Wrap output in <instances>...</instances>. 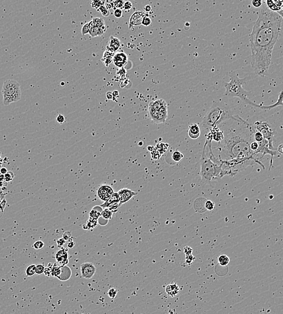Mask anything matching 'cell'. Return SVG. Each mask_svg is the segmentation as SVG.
Here are the masks:
<instances>
[{"label": "cell", "mask_w": 283, "mask_h": 314, "mask_svg": "<svg viewBox=\"0 0 283 314\" xmlns=\"http://www.w3.org/2000/svg\"><path fill=\"white\" fill-rule=\"evenodd\" d=\"M113 213L108 208H103L101 213V216L105 220L108 221L111 219Z\"/></svg>", "instance_id": "obj_27"}, {"label": "cell", "mask_w": 283, "mask_h": 314, "mask_svg": "<svg viewBox=\"0 0 283 314\" xmlns=\"http://www.w3.org/2000/svg\"><path fill=\"white\" fill-rule=\"evenodd\" d=\"M205 207L206 210H207L208 211H212V210H213L214 209L215 204L213 201H211L210 200H207L205 202Z\"/></svg>", "instance_id": "obj_40"}, {"label": "cell", "mask_w": 283, "mask_h": 314, "mask_svg": "<svg viewBox=\"0 0 283 314\" xmlns=\"http://www.w3.org/2000/svg\"><path fill=\"white\" fill-rule=\"evenodd\" d=\"M230 80L225 84V95L228 97H238L247 105L252 106L263 108V105L256 104L250 100V92L246 91L243 85L246 83V78H240L235 72L231 73L229 75Z\"/></svg>", "instance_id": "obj_5"}, {"label": "cell", "mask_w": 283, "mask_h": 314, "mask_svg": "<svg viewBox=\"0 0 283 314\" xmlns=\"http://www.w3.org/2000/svg\"><path fill=\"white\" fill-rule=\"evenodd\" d=\"M97 10L100 12L104 17H108L110 15V12L108 8H107L106 6L104 5L100 6L99 9H97Z\"/></svg>", "instance_id": "obj_35"}, {"label": "cell", "mask_w": 283, "mask_h": 314, "mask_svg": "<svg viewBox=\"0 0 283 314\" xmlns=\"http://www.w3.org/2000/svg\"><path fill=\"white\" fill-rule=\"evenodd\" d=\"M44 246V243L41 240L36 241L32 245V247L35 250H40Z\"/></svg>", "instance_id": "obj_42"}, {"label": "cell", "mask_w": 283, "mask_h": 314, "mask_svg": "<svg viewBox=\"0 0 283 314\" xmlns=\"http://www.w3.org/2000/svg\"><path fill=\"white\" fill-rule=\"evenodd\" d=\"M6 204H7V202H6V200L5 199H3V201H1V204H0V210H1L2 212H3L5 207H6Z\"/></svg>", "instance_id": "obj_54"}, {"label": "cell", "mask_w": 283, "mask_h": 314, "mask_svg": "<svg viewBox=\"0 0 283 314\" xmlns=\"http://www.w3.org/2000/svg\"><path fill=\"white\" fill-rule=\"evenodd\" d=\"M92 27H95L97 28H100L104 26H106L105 21L102 18L99 17H95L92 18L91 20Z\"/></svg>", "instance_id": "obj_25"}, {"label": "cell", "mask_w": 283, "mask_h": 314, "mask_svg": "<svg viewBox=\"0 0 283 314\" xmlns=\"http://www.w3.org/2000/svg\"><path fill=\"white\" fill-rule=\"evenodd\" d=\"M117 193L120 197V204H119L120 206L122 204L127 203L133 198V196L137 195L136 192L127 188H121Z\"/></svg>", "instance_id": "obj_12"}, {"label": "cell", "mask_w": 283, "mask_h": 314, "mask_svg": "<svg viewBox=\"0 0 283 314\" xmlns=\"http://www.w3.org/2000/svg\"><path fill=\"white\" fill-rule=\"evenodd\" d=\"M234 117L231 108L225 103H214L205 114L202 121V126L208 132L213 127Z\"/></svg>", "instance_id": "obj_4"}, {"label": "cell", "mask_w": 283, "mask_h": 314, "mask_svg": "<svg viewBox=\"0 0 283 314\" xmlns=\"http://www.w3.org/2000/svg\"><path fill=\"white\" fill-rule=\"evenodd\" d=\"M4 196H5V194L3 192H0V204H1V201H3V199H4Z\"/></svg>", "instance_id": "obj_60"}, {"label": "cell", "mask_w": 283, "mask_h": 314, "mask_svg": "<svg viewBox=\"0 0 283 314\" xmlns=\"http://www.w3.org/2000/svg\"><path fill=\"white\" fill-rule=\"evenodd\" d=\"M167 106V103L164 99H159L150 102L149 105V109L153 110H159Z\"/></svg>", "instance_id": "obj_21"}, {"label": "cell", "mask_w": 283, "mask_h": 314, "mask_svg": "<svg viewBox=\"0 0 283 314\" xmlns=\"http://www.w3.org/2000/svg\"><path fill=\"white\" fill-rule=\"evenodd\" d=\"M146 15V13L142 11H137L133 13V15L130 18V27L131 26H139L142 25V18Z\"/></svg>", "instance_id": "obj_15"}, {"label": "cell", "mask_w": 283, "mask_h": 314, "mask_svg": "<svg viewBox=\"0 0 283 314\" xmlns=\"http://www.w3.org/2000/svg\"><path fill=\"white\" fill-rule=\"evenodd\" d=\"M168 144H165V143H158L157 144L155 149L160 153L161 155L163 154L164 153L166 152L167 150Z\"/></svg>", "instance_id": "obj_31"}, {"label": "cell", "mask_w": 283, "mask_h": 314, "mask_svg": "<svg viewBox=\"0 0 283 314\" xmlns=\"http://www.w3.org/2000/svg\"><path fill=\"white\" fill-rule=\"evenodd\" d=\"M75 245V242H70L68 244V247L69 248H73L74 246Z\"/></svg>", "instance_id": "obj_59"}, {"label": "cell", "mask_w": 283, "mask_h": 314, "mask_svg": "<svg viewBox=\"0 0 283 314\" xmlns=\"http://www.w3.org/2000/svg\"><path fill=\"white\" fill-rule=\"evenodd\" d=\"M1 93L4 106H8L12 103L18 102L21 99L20 85L15 80L8 79L5 80L3 85Z\"/></svg>", "instance_id": "obj_6"}, {"label": "cell", "mask_w": 283, "mask_h": 314, "mask_svg": "<svg viewBox=\"0 0 283 314\" xmlns=\"http://www.w3.org/2000/svg\"><path fill=\"white\" fill-rule=\"evenodd\" d=\"M151 155H152V158L155 160H158L161 156V154L156 149H155L151 151Z\"/></svg>", "instance_id": "obj_43"}, {"label": "cell", "mask_w": 283, "mask_h": 314, "mask_svg": "<svg viewBox=\"0 0 283 314\" xmlns=\"http://www.w3.org/2000/svg\"><path fill=\"white\" fill-rule=\"evenodd\" d=\"M124 3H125L124 0H115L113 2L114 6L117 9H121L123 8Z\"/></svg>", "instance_id": "obj_41"}, {"label": "cell", "mask_w": 283, "mask_h": 314, "mask_svg": "<svg viewBox=\"0 0 283 314\" xmlns=\"http://www.w3.org/2000/svg\"><path fill=\"white\" fill-rule=\"evenodd\" d=\"M45 266L43 265H36V270H35V271H36V274H42L44 273V272L45 271Z\"/></svg>", "instance_id": "obj_44"}, {"label": "cell", "mask_w": 283, "mask_h": 314, "mask_svg": "<svg viewBox=\"0 0 283 314\" xmlns=\"http://www.w3.org/2000/svg\"><path fill=\"white\" fill-rule=\"evenodd\" d=\"M14 178H15V174L13 172L11 171L9 172L8 171V172L6 174H4V181H6L8 183L12 181Z\"/></svg>", "instance_id": "obj_39"}, {"label": "cell", "mask_w": 283, "mask_h": 314, "mask_svg": "<svg viewBox=\"0 0 283 314\" xmlns=\"http://www.w3.org/2000/svg\"><path fill=\"white\" fill-rule=\"evenodd\" d=\"M211 142V140L206 139L200 158V176L203 180L208 181L222 178V161L213 152Z\"/></svg>", "instance_id": "obj_3"}, {"label": "cell", "mask_w": 283, "mask_h": 314, "mask_svg": "<svg viewBox=\"0 0 283 314\" xmlns=\"http://www.w3.org/2000/svg\"><path fill=\"white\" fill-rule=\"evenodd\" d=\"M144 9L145 10V12H149L151 10H152V7L150 6V5H146L144 8Z\"/></svg>", "instance_id": "obj_56"}, {"label": "cell", "mask_w": 283, "mask_h": 314, "mask_svg": "<svg viewBox=\"0 0 283 314\" xmlns=\"http://www.w3.org/2000/svg\"><path fill=\"white\" fill-rule=\"evenodd\" d=\"M121 47V42L118 38L111 36L109 38L108 45L106 46V50L115 53Z\"/></svg>", "instance_id": "obj_16"}, {"label": "cell", "mask_w": 283, "mask_h": 314, "mask_svg": "<svg viewBox=\"0 0 283 314\" xmlns=\"http://www.w3.org/2000/svg\"><path fill=\"white\" fill-rule=\"evenodd\" d=\"M118 292V290L117 288H111L109 289L108 292V295L109 297H110L111 299L114 300L116 297V296H117Z\"/></svg>", "instance_id": "obj_38"}, {"label": "cell", "mask_w": 283, "mask_h": 314, "mask_svg": "<svg viewBox=\"0 0 283 314\" xmlns=\"http://www.w3.org/2000/svg\"><path fill=\"white\" fill-rule=\"evenodd\" d=\"M71 275L72 272L70 268L67 266V265H64L62 266L61 272L57 278L61 281H67L71 278Z\"/></svg>", "instance_id": "obj_20"}, {"label": "cell", "mask_w": 283, "mask_h": 314, "mask_svg": "<svg viewBox=\"0 0 283 314\" xmlns=\"http://www.w3.org/2000/svg\"><path fill=\"white\" fill-rule=\"evenodd\" d=\"M106 31V26H104L100 28H97L95 27H91L89 33L92 38H95L97 36H101Z\"/></svg>", "instance_id": "obj_23"}, {"label": "cell", "mask_w": 283, "mask_h": 314, "mask_svg": "<svg viewBox=\"0 0 283 314\" xmlns=\"http://www.w3.org/2000/svg\"><path fill=\"white\" fill-rule=\"evenodd\" d=\"M278 153L281 155L283 154V144H280L278 147V151H277Z\"/></svg>", "instance_id": "obj_57"}, {"label": "cell", "mask_w": 283, "mask_h": 314, "mask_svg": "<svg viewBox=\"0 0 283 314\" xmlns=\"http://www.w3.org/2000/svg\"><path fill=\"white\" fill-rule=\"evenodd\" d=\"M80 271L82 277L89 280L95 275L96 272V267L92 263L86 262L81 265Z\"/></svg>", "instance_id": "obj_11"}, {"label": "cell", "mask_w": 283, "mask_h": 314, "mask_svg": "<svg viewBox=\"0 0 283 314\" xmlns=\"http://www.w3.org/2000/svg\"><path fill=\"white\" fill-rule=\"evenodd\" d=\"M252 4L255 8H260L262 6V0H252Z\"/></svg>", "instance_id": "obj_50"}, {"label": "cell", "mask_w": 283, "mask_h": 314, "mask_svg": "<svg viewBox=\"0 0 283 314\" xmlns=\"http://www.w3.org/2000/svg\"><path fill=\"white\" fill-rule=\"evenodd\" d=\"M4 180V175L0 173V181Z\"/></svg>", "instance_id": "obj_61"}, {"label": "cell", "mask_w": 283, "mask_h": 314, "mask_svg": "<svg viewBox=\"0 0 283 314\" xmlns=\"http://www.w3.org/2000/svg\"><path fill=\"white\" fill-rule=\"evenodd\" d=\"M264 136L263 134L258 131L255 130L254 132V140L257 142H261L264 140Z\"/></svg>", "instance_id": "obj_37"}, {"label": "cell", "mask_w": 283, "mask_h": 314, "mask_svg": "<svg viewBox=\"0 0 283 314\" xmlns=\"http://www.w3.org/2000/svg\"><path fill=\"white\" fill-rule=\"evenodd\" d=\"M149 114L150 119L155 124L163 123L168 117V106H165L159 110L149 109Z\"/></svg>", "instance_id": "obj_8"}, {"label": "cell", "mask_w": 283, "mask_h": 314, "mask_svg": "<svg viewBox=\"0 0 283 314\" xmlns=\"http://www.w3.org/2000/svg\"><path fill=\"white\" fill-rule=\"evenodd\" d=\"M104 204H101L100 205L102 208H108L110 210L112 211V212L116 213L118 208L120 207V197L118 194V193H114L113 195L111 196L106 201Z\"/></svg>", "instance_id": "obj_10"}, {"label": "cell", "mask_w": 283, "mask_h": 314, "mask_svg": "<svg viewBox=\"0 0 283 314\" xmlns=\"http://www.w3.org/2000/svg\"><path fill=\"white\" fill-rule=\"evenodd\" d=\"M250 150L252 152H254L257 155L256 152H257V151L258 148V142H255L254 140L252 141L250 143Z\"/></svg>", "instance_id": "obj_45"}, {"label": "cell", "mask_w": 283, "mask_h": 314, "mask_svg": "<svg viewBox=\"0 0 283 314\" xmlns=\"http://www.w3.org/2000/svg\"><path fill=\"white\" fill-rule=\"evenodd\" d=\"M71 238V231H66V232H65L64 233L63 238L65 240H69Z\"/></svg>", "instance_id": "obj_53"}, {"label": "cell", "mask_w": 283, "mask_h": 314, "mask_svg": "<svg viewBox=\"0 0 283 314\" xmlns=\"http://www.w3.org/2000/svg\"><path fill=\"white\" fill-rule=\"evenodd\" d=\"M56 120L59 123L62 124V123H64V121H65V117L62 114H59L56 118Z\"/></svg>", "instance_id": "obj_52"}, {"label": "cell", "mask_w": 283, "mask_h": 314, "mask_svg": "<svg viewBox=\"0 0 283 314\" xmlns=\"http://www.w3.org/2000/svg\"><path fill=\"white\" fill-rule=\"evenodd\" d=\"M114 193L113 188L108 185L101 186L97 190V195L103 201H107Z\"/></svg>", "instance_id": "obj_14"}, {"label": "cell", "mask_w": 283, "mask_h": 314, "mask_svg": "<svg viewBox=\"0 0 283 314\" xmlns=\"http://www.w3.org/2000/svg\"><path fill=\"white\" fill-rule=\"evenodd\" d=\"M283 0H267V6L274 12L283 10Z\"/></svg>", "instance_id": "obj_18"}, {"label": "cell", "mask_w": 283, "mask_h": 314, "mask_svg": "<svg viewBox=\"0 0 283 314\" xmlns=\"http://www.w3.org/2000/svg\"><path fill=\"white\" fill-rule=\"evenodd\" d=\"M101 211L102 210H101V211L98 210L95 207H94V208L92 209L90 213V217L98 219L101 216Z\"/></svg>", "instance_id": "obj_36"}, {"label": "cell", "mask_w": 283, "mask_h": 314, "mask_svg": "<svg viewBox=\"0 0 283 314\" xmlns=\"http://www.w3.org/2000/svg\"><path fill=\"white\" fill-rule=\"evenodd\" d=\"M224 133V138L213 152L221 161L236 158H255L250 150V144L254 141V128L239 116L221 123L218 126Z\"/></svg>", "instance_id": "obj_2"}, {"label": "cell", "mask_w": 283, "mask_h": 314, "mask_svg": "<svg viewBox=\"0 0 283 314\" xmlns=\"http://www.w3.org/2000/svg\"><path fill=\"white\" fill-rule=\"evenodd\" d=\"M112 62L117 68H123L128 62V56L125 52H117L114 54Z\"/></svg>", "instance_id": "obj_13"}, {"label": "cell", "mask_w": 283, "mask_h": 314, "mask_svg": "<svg viewBox=\"0 0 283 314\" xmlns=\"http://www.w3.org/2000/svg\"><path fill=\"white\" fill-rule=\"evenodd\" d=\"M172 158L174 162H181L183 159V154L179 151H175L172 155Z\"/></svg>", "instance_id": "obj_30"}, {"label": "cell", "mask_w": 283, "mask_h": 314, "mask_svg": "<svg viewBox=\"0 0 283 314\" xmlns=\"http://www.w3.org/2000/svg\"><path fill=\"white\" fill-rule=\"evenodd\" d=\"M66 241L67 240H65L64 238H60V239H58L57 240L56 243H57V245H58V247H62V246H64L65 244Z\"/></svg>", "instance_id": "obj_51"}, {"label": "cell", "mask_w": 283, "mask_h": 314, "mask_svg": "<svg viewBox=\"0 0 283 314\" xmlns=\"http://www.w3.org/2000/svg\"><path fill=\"white\" fill-rule=\"evenodd\" d=\"M167 295L171 297H175L180 292V288L176 283H171L167 285L166 288Z\"/></svg>", "instance_id": "obj_22"}, {"label": "cell", "mask_w": 283, "mask_h": 314, "mask_svg": "<svg viewBox=\"0 0 283 314\" xmlns=\"http://www.w3.org/2000/svg\"><path fill=\"white\" fill-rule=\"evenodd\" d=\"M61 265L54 264L51 266V276L58 277L61 272Z\"/></svg>", "instance_id": "obj_26"}, {"label": "cell", "mask_w": 283, "mask_h": 314, "mask_svg": "<svg viewBox=\"0 0 283 314\" xmlns=\"http://www.w3.org/2000/svg\"><path fill=\"white\" fill-rule=\"evenodd\" d=\"M114 16L117 18H120L123 15V11L121 9H116L114 10Z\"/></svg>", "instance_id": "obj_49"}, {"label": "cell", "mask_w": 283, "mask_h": 314, "mask_svg": "<svg viewBox=\"0 0 283 314\" xmlns=\"http://www.w3.org/2000/svg\"><path fill=\"white\" fill-rule=\"evenodd\" d=\"M8 172V169L6 167H2L1 169H0V173L4 175L6 174V173Z\"/></svg>", "instance_id": "obj_58"}, {"label": "cell", "mask_w": 283, "mask_h": 314, "mask_svg": "<svg viewBox=\"0 0 283 314\" xmlns=\"http://www.w3.org/2000/svg\"><path fill=\"white\" fill-rule=\"evenodd\" d=\"M254 128L255 130L260 132L263 134L264 138L268 141L270 149L275 150L273 146L274 133L269 125L267 122L257 121L254 123Z\"/></svg>", "instance_id": "obj_7"}, {"label": "cell", "mask_w": 283, "mask_h": 314, "mask_svg": "<svg viewBox=\"0 0 283 314\" xmlns=\"http://www.w3.org/2000/svg\"><path fill=\"white\" fill-rule=\"evenodd\" d=\"M258 148L256 152L257 155L258 153H261L262 157L261 158H262L264 156L266 155H270L271 156V160H270V169L271 167L272 166L273 164V161H274V157L275 155H278V153H279L275 149L273 150L270 149L269 146V143L266 139H264L262 142H258Z\"/></svg>", "instance_id": "obj_9"}, {"label": "cell", "mask_w": 283, "mask_h": 314, "mask_svg": "<svg viewBox=\"0 0 283 314\" xmlns=\"http://www.w3.org/2000/svg\"><path fill=\"white\" fill-rule=\"evenodd\" d=\"M36 265L32 264L27 266L25 270V274L27 277H32L36 274Z\"/></svg>", "instance_id": "obj_29"}, {"label": "cell", "mask_w": 283, "mask_h": 314, "mask_svg": "<svg viewBox=\"0 0 283 314\" xmlns=\"http://www.w3.org/2000/svg\"><path fill=\"white\" fill-rule=\"evenodd\" d=\"M98 224V219H95V218H91L90 217L88 221V222H87V225L86 227H88L87 229H92V228H94L97 226V225Z\"/></svg>", "instance_id": "obj_33"}, {"label": "cell", "mask_w": 283, "mask_h": 314, "mask_svg": "<svg viewBox=\"0 0 283 314\" xmlns=\"http://www.w3.org/2000/svg\"><path fill=\"white\" fill-rule=\"evenodd\" d=\"M92 27V22L91 21L88 22V23H86V24H85L82 27V29H81V33H82V35H86V34H88L89 33V32L91 29Z\"/></svg>", "instance_id": "obj_32"}, {"label": "cell", "mask_w": 283, "mask_h": 314, "mask_svg": "<svg viewBox=\"0 0 283 314\" xmlns=\"http://www.w3.org/2000/svg\"><path fill=\"white\" fill-rule=\"evenodd\" d=\"M56 259L60 265H67L68 263V253L67 250L62 249L58 251L56 255Z\"/></svg>", "instance_id": "obj_17"}, {"label": "cell", "mask_w": 283, "mask_h": 314, "mask_svg": "<svg viewBox=\"0 0 283 314\" xmlns=\"http://www.w3.org/2000/svg\"><path fill=\"white\" fill-rule=\"evenodd\" d=\"M44 273L45 274V275L47 276V277H51V266H50V264L49 265V266L45 268V271L44 272Z\"/></svg>", "instance_id": "obj_48"}, {"label": "cell", "mask_w": 283, "mask_h": 314, "mask_svg": "<svg viewBox=\"0 0 283 314\" xmlns=\"http://www.w3.org/2000/svg\"><path fill=\"white\" fill-rule=\"evenodd\" d=\"M200 131L199 126L196 123L192 124L188 128V134L190 138L193 140H196L200 136Z\"/></svg>", "instance_id": "obj_19"}, {"label": "cell", "mask_w": 283, "mask_h": 314, "mask_svg": "<svg viewBox=\"0 0 283 314\" xmlns=\"http://www.w3.org/2000/svg\"><path fill=\"white\" fill-rule=\"evenodd\" d=\"M132 3L131 1H127L125 2L124 5H123V8L125 9V10H129L132 9Z\"/></svg>", "instance_id": "obj_47"}, {"label": "cell", "mask_w": 283, "mask_h": 314, "mask_svg": "<svg viewBox=\"0 0 283 314\" xmlns=\"http://www.w3.org/2000/svg\"><path fill=\"white\" fill-rule=\"evenodd\" d=\"M114 54V53L109 51L107 50L103 53V56H102V58H101V60L106 67H108L109 66V65L112 62Z\"/></svg>", "instance_id": "obj_24"}, {"label": "cell", "mask_w": 283, "mask_h": 314, "mask_svg": "<svg viewBox=\"0 0 283 314\" xmlns=\"http://www.w3.org/2000/svg\"><path fill=\"white\" fill-rule=\"evenodd\" d=\"M105 0H91V6L92 8L98 9L100 6L105 4Z\"/></svg>", "instance_id": "obj_34"}, {"label": "cell", "mask_w": 283, "mask_h": 314, "mask_svg": "<svg viewBox=\"0 0 283 314\" xmlns=\"http://www.w3.org/2000/svg\"><path fill=\"white\" fill-rule=\"evenodd\" d=\"M8 186V182H6V181L3 180V181H0V187L1 188H3V187H6Z\"/></svg>", "instance_id": "obj_55"}, {"label": "cell", "mask_w": 283, "mask_h": 314, "mask_svg": "<svg viewBox=\"0 0 283 314\" xmlns=\"http://www.w3.org/2000/svg\"><path fill=\"white\" fill-rule=\"evenodd\" d=\"M218 261L220 265L226 266L229 263L230 260H229V258L228 255H221L219 257Z\"/></svg>", "instance_id": "obj_28"}, {"label": "cell", "mask_w": 283, "mask_h": 314, "mask_svg": "<svg viewBox=\"0 0 283 314\" xmlns=\"http://www.w3.org/2000/svg\"><path fill=\"white\" fill-rule=\"evenodd\" d=\"M283 17L263 6L260 10L250 36L252 66L261 77L268 75L272 51L281 32Z\"/></svg>", "instance_id": "obj_1"}, {"label": "cell", "mask_w": 283, "mask_h": 314, "mask_svg": "<svg viewBox=\"0 0 283 314\" xmlns=\"http://www.w3.org/2000/svg\"><path fill=\"white\" fill-rule=\"evenodd\" d=\"M152 23V20L150 19V18L147 16H145L144 17V18H142V25H143L144 26H146V27H147V26H150Z\"/></svg>", "instance_id": "obj_46"}]
</instances>
